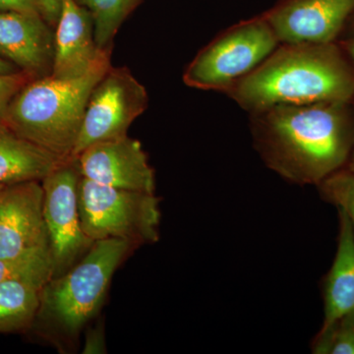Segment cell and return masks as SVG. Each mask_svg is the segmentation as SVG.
I'll return each instance as SVG.
<instances>
[{
  "label": "cell",
  "instance_id": "obj_1",
  "mask_svg": "<svg viewBox=\"0 0 354 354\" xmlns=\"http://www.w3.org/2000/svg\"><path fill=\"white\" fill-rule=\"evenodd\" d=\"M254 148L297 185H319L348 167L354 149L353 102L276 106L250 113Z\"/></svg>",
  "mask_w": 354,
  "mask_h": 354
},
{
  "label": "cell",
  "instance_id": "obj_2",
  "mask_svg": "<svg viewBox=\"0 0 354 354\" xmlns=\"http://www.w3.org/2000/svg\"><path fill=\"white\" fill-rule=\"evenodd\" d=\"M225 94L250 113L276 106L353 102L354 65L339 41L279 44Z\"/></svg>",
  "mask_w": 354,
  "mask_h": 354
},
{
  "label": "cell",
  "instance_id": "obj_3",
  "mask_svg": "<svg viewBox=\"0 0 354 354\" xmlns=\"http://www.w3.org/2000/svg\"><path fill=\"white\" fill-rule=\"evenodd\" d=\"M109 66L111 59L73 80L32 79L9 104L3 127L62 160L73 158L88 97Z\"/></svg>",
  "mask_w": 354,
  "mask_h": 354
},
{
  "label": "cell",
  "instance_id": "obj_4",
  "mask_svg": "<svg viewBox=\"0 0 354 354\" xmlns=\"http://www.w3.org/2000/svg\"><path fill=\"white\" fill-rule=\"evenodd\" d=\"M132 245L120 239L95 241L78 264L41 288L38 315L53 319L67 332L80 330L101 307L114 272Z\"/></svg>",
  "mask_w": 354,
  "mask_h": 354
},
{
  "label": "cell",
  "instance_id": "obj_5",
  "mask_svg": "<svg viewBox=\"0 0 354 354\" xmlns=\"http://www.w3.org/2000/svg\"><path fill=\"white\" fill-rule=\"evenodd\" d=\"M79 213L92 241L120 239L132 243L158 241L160 199L155 193L120 189L81 177Z\"/></svg>",
  "mask_w": 354,
  "mask_h": 354
},
{
  "label": "cell",
  "instance_id": "obj_6",
  "mask_svg": "<svg viewBox=\"0 0 354 354\" xmlns=\"http://www.w3.org/2000/svg\"><path fill=\"white\" fill-rule=\"evenodd\" d=\"M264 16L221 32L190 62L183 82L198 90L227 93L248 76L279 46Z\"/></svg>",
  "mask_w": 354,
  "mask_h": 354
},
{
  "label": "cell",
  "instance_id": "obj_7",
  "mask_svg": "<svg viewBox=\"0 0 354 354\" xmlns=\"http://www.w3.org/2000/svg\"><path fill=\"white\" fill-rule=\"evenodd\" d=\"M146 88L127 67L109 66L88 97L73 156L106 140L127 136L134 120L148 108Z\"/></svg>",
  "mask_w": 354,
  "mask_h": 354
},
{
  "label": "cell",
  "instance_id": "obj_8",
  "mask_svg": "<svg viewBox=\"0 0 354 354\" xmlns=\"http://www.w3.org/2000/svg\"><path fill=\"white\" fill-rule=\"evenodd\" d=\"M81 177L75 158H70L41 180L44 216L55 269L53 278L68 271L94 243L81 225L78 204Z\"/></svg>",
  "mask_w": 354,
  "mask_h": 354
},
{
  "label": "cell",
  "instance_id": "obj_9",
  "mask_svg": "<svg viewBox=\"0 0 354 354\" xmlns=\"http://www.w3.org/2000/svg\"><path fill=\"white\" fill-rule=\"evenodd\" d=\"M32 253H50L41 181L8 184L0 191V258Z\"/></svg>",
  "mask_w": 354,
  "mask_h": 354
},
{
  "label": "cell",
  "instance_id": "obj_10",
  "mask_svg": "<svg viewBox=\"0 0 354 354\" xmlns=\"http://www.w3.org/2000/svg\"><path fill=\"white\" fill-rule=\"evenodd\" d=\"M354 13V0H286L264 17L281 44L335 43Z\"/></svg>",
  "mask_w": 354,
  "mask_h": 354
},
{
  "label": "cell",
  "instance_id": "obj_11",
  "mask_svg": "<svg viewBox=\"0 0 354 354\" xmlns=\"http://www.w3.org/2000/svg\"><path fill=\"white\" fill-rule=\"evenodd\" d=\"M74 158L81 176L95 183L155 193V171L145 151L139 141L127 135L92 144Z\"/></svg>",
  "mask_w": 354,
  "mask_h": 354
},
{
  "label": "cell",
  "instance_id": "obj_12",
  "mask_svg": "<svg viewBox=\"0 0 354 354\" xmlns=\"http://www.w3.org/2000/svg\"><path fill=\"white\" fill-rule=\"evenodd\" d=\"M111 59L95 41L92 16L75 0H64L55 31V55L50 76L59 80L81 78Z\"/></svg>",
  "mask_w": 354,
  "mask_h": 354
},
{
  "label": "cell",
  "instance_id": "obj_13",
  "mask_svg": "<svg viewBox=\"0 0 354 354\" xmlns=\"http://www.w3.org/2000/svg\"><path fill=\"white\" fill-rule=\"evenodd\" d=\"M41 15L0 11V57L32 78L50 75L55 32Z\"/></svg>",
  "mask_w": 354,
  "mask_h": 354
},
{
  "label": "cell",
  "instance_id": "obj_14",
  "mask_svg": "<svg viewBox=\"0 0 354 354\" xmlns=\"http://www.w3.org/2000/svg\"><path fill=\"white\" fill-rule=\"evenodd\" d=\"M337 251L329 271L321 281L323 324L354 311V232L348 216L337 209Z\"/></svg>",
  "mask_w": 354,
  "mask_h": 354
},
{
  "label": "cell",
  "instance_id": "obj_15",
  "mask_svg": "<svg viewBox=\"0 0 354 354\" xmlns=\"http://www.w3.org/2000/svg\"><path fill=\"white\" fill-rule=\"evenodd\" d=\"M62 160L0 125V184L41 181Z\"/></svg>",
  "mask_w": 354,
  "mask_h": 354
},
{
  "label": "cell",
  "instance_id": "obj_16",
  "mask_svg": "<svg viewBox=\"0 0 354 354\" xmlns=\"http://www.w3.org/2000/svg\"><path fill=\"white\" fill-rule=\"evenodd\" d=\"M44 286L28 281H10L0 286V334L31 327L41 306Z\"/></svg>",
  "mask_w": 354,
  "mask_h": 354
},
{
  "label": "cell",
  "instance_id": "obj_17",
  "mask_svg": "<svg viewBox=\"0 0 354 354\" xmlns=\"http://www.w3.org/2000/svg\"><path fill=\"white\" fill-rule=\"evenodd\" d=\"M92 16L95 41L102 50H111L114 37L140 0H75Z\"/></svg>",
  "mask_w": 354,
  "mask_h": 354
},
{
  "label": "cell",
  "instance_id": "obj_18",
  "mask_svg": "<svg viewBox=\"0 0 354 354\" xmlns=\"http://www.w3.org/2000/svg\"><path fill=\"white\" fill-rule=\"evenodd\" d=\"M55 277L50 253H32L18 258H0V286L28 281L44 286Z\"/></svg>",
  "mask_w": 354,
  "mask_h": 354
},
{
  "label": "cell",
  "instance_id": "obj_19",
  "mask_svg": "<svg viewBox=\"0 0 354 354\" xmlns=\"http://www.w3.org/2000/svg\"><path fill=\"white\" fill-rule=\"evenodd\" d=\"M312 353L354 354V311L322 324L311 342Z\"/></svg>",
  "mask_w": 354,
  "mask_h": 354
},
{
  "label": "cell",
  "instance_id": "obj_20",
  "mask_svg": "<svg viewBox=\"0 0 354 354\" xmlns=\"http://www.w3.org/2000/svg\"><path fill=\"white\" fill-rule=\"evenodd\" d=\"M324 202L341 209L348 216L354 232V174L341 169L316 186Z\"/></svg>",
  "mask_w": 354,
  "mask_h": 354
},
{
  "label": "cell",
  "instance_id": "obj_21",
  "mask_svg": "<svg viewBox=\"0 0 354 354\" xmlns=\"http://www.w3.org/2000/svg\"><path fill=\"white\" fill-rule=\"evenodd\" d=\"M32 79L34 78L24 71L0 75V125H3L4 116L13 97Z\"/></svg>",
  "mask_w": 354,
  "mask_h": 354
},
{
  "label": "cell",
  "instance_id": "obj_22",
  "mask_svg": "<svg viewBox=\"0 0 354 354\" xmlns=\"http://www.w3.org/2000/svg\"><path fill=\"white\" fill-rule=\"evenodd\" d=\"M41 17L50 27L55 28L62 13L64 0H36Z\"/></svg>",
  "mask_w": 354,
  "mask_h": 354
},
{
  "label": "cell",
  "instance_id": "obj_23",
  "mask_svg": "<svg viewBox=\"0 0 354 354\" xmlns=\"http://www.w3.org/2000/svg\"><path fill=\"white\" fill-rule=\"evenodd\" d=\"M0 11H18L41 15L36 0H0Z\"/></svg>",
  "mask_w": 354,
  "mask_h": 354
},
{
  "label": "cell",
  "instance_id": "obj_24",
  "mask_svg": "<svg viewBox=\"0 0 354 354\" xmlns=\"http://www.w3.org/2000/svg\"><path fill=\"white\" fill-rule=\"evenodd\" d=\"M21 70L17 66H15L12 62L0 57V75H8V74H13Z\"/></svg>",
  "mask_w": 354,
  "mask_h": 354
},
{
  "label": "cell",
  "instance_id": "obj_25",
  "mask_svg": "<svg viewBox=\"0 0 354 354\" xmlns=\"http://www.w3.org/2000/svg\"><path fill=\"white\" fill-rule=\"evenodd\" d=\"M339 44H341L342 50L346 53L351 62L354 65V38L339 39Z\"/></svg>",
  "mask_w": 354,
  "mask_h": 354
},
{
  "label": "cell",
  "instance_id": "obj_26",
  "mask_svg": "<svg viewBox=\"0 0 354 354\" xmlns=\"http://www.w3.org/2000/svg\"><path fill=\"white\" fill-rule=\"evenodd\" d=\"M354 38V13L351 16V19L348 20V24L346 26L344 32H342L341 39Z\"/></svg>",
  "mask_w": 354,
  "mask_h": 354
},
{
  "label": "cell",
  "instance_id": "obj_27",
  "mask_svg": "<svg viewBox=\"0 0 354 354\" xmlns=\"http://www.w3.org/2000/svg\"><path fill=\"white\" fill-rule=\"evenodd\" d=\"M346 169H348L349 171L353 172V174H354V149L353 151V153H351V158H349V162L348 164V167H346Z\"/></svg>",
  "mask_w": 354,
  "mask_h": 354
},
{
  "label": "cell",
  "instance_id": "obj_28",
  "mask_svg": "<svg viewBox=\"0 0 354 354\" xmlns=\"http://www.w3.org/2000/svg\"><path fill=\"white\" fill-rule=\"evenodd\" d=\"M6 185H2V184H0V191H1L2 188L4 187Z\"/></svg>",
  "mask_w": 354,
  "mask_h": 354
}]
</instances>
